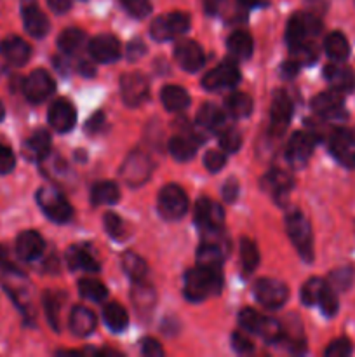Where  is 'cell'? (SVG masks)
<instances>
[{"mask_svg": "<svg viewBox=\"0 0 355 357\" xmlns=\"http://www.w3.org/2000/svg\"><path fill=\"white\" fill-rule=\"evenodd\" d=\"M223 288L221 268H207L197 265L184 275V296L188 302L198 303L202 300L214 296Z\"/></svg>", "mask_w": 355, "mask_h": 357, "instance_id": "1", "label": "cell"}, {"mask_svg": "<svg viewBox=\"0 0 355 357\" xmlns=\"http://www.w3.org/2000/svg\"><path fill=\"white\" fill-rule=\"evenodd\" d=\"M285 229L291 243L294 244L298 253L301 255L303 260H313V236L312 227L306 216L301 211H291L285 218Z\"/></svg>", "mask_w": 355, "mask_h": 357, "instance_id": "2", "label": "cell"}, {"mask_svg": "<svg viewBox=\"0 0 355 357\" xmlns=\"http://www.w3.org/2000/svg\"><path fill=\"white\" fill-rule=\"evenodd\" d=\"M322 24H320L319 17L308 10H301V13H294L291 20L287 21V28H285V40H287L289 47H294L299 44H308L312 38L320 31Z\"/></svg>", "mask_w": 355, "mask_h": 357, "instance_id": "3", "label": "cell"}, {"mask_svg": "<svg viewBox=\"0 0 355 357\" xmlns=\"http://www.w3.org/2000/svg\"><path fill=\"white\" fill-rule=\"evenodd\" d=\"M37 202L42 213L54 223H66L72 220L73 209L65 197L52 187H42L37 192Z\"/></svg>", "mask_w": 355, "mask_h": 357, "instance_id": "4", "label": "cell"}, {"mask_svg": "<svg viewBox=\"0 0 355 357\" xmlns=\"http://www.w3.org/2000/svg\"><path fill=\"white\" fill-rule=\"evenodd\" d=\"M190 16L187 13H169L159 16L150 24V35L153 40L166 42L171 38L183 35L190 30Z\"/></svg>", "mask_w": 355, "mask_h": 357, "instance_id": "5", "label": "cell"}, {"mask_svg": "<svg viewBox=\"0 0 355 357\" xmlns=\"http://www.w3.org/2000/svg\"><path fill=\"white\" fill-rule=\"evenodd\" d=\"M159 213L164 220L176 222L183 218L188 211V197L184 190L178 185L171 183L160 188L159 192Z\"/></svg>", "mask_w": 355, "mask_h": 357, "instance_id": "6", "label": "cell"}, {"mask_svg": "<svg viewBox=\"0 0 355 357\" xmlns=\"http://www.w3.org/2000/svg\"><path fill=\"white\" fill-rule=\"evenodd\" d=\"M120 174L129 187H141L152 174V160L141 150H134L127 155L120 167Z\"/></svg>", "mask_w": 355, "mask_h": 357, "instance_id": "7", "label": "cell"}, {"mask_svg": "<svg viewBox=\"0 0 355 357\" xmlns=\"http://www.w3.org/2000/svg\"><path fill=\"white\" fill-rule=\"evenodd\" d=\"M315 143L317 138L313 132L296 131L289 138L287 149H285V159H287L289 166L294 167V169H301L308 162L310 157H312Z\"/></svg>", "mask_w": 355, "mask_h": 357, "instance_id": "8", "label": "cell"}, {"mask_svg": "<svg viewBox=\"0 0 355 357\" xmlns=\"http://www.w3.org/2000/svg\"><path fill=\"white\" fill-rule=\"evenodd\" d=\"M240 80V70L233 59H225L216 68L209 70L202 79V86L207 91L230 89L237 86Z\"/></svg>", "mask_w": 355, "mask_h": 357, "instance_id": "9", "label": "cell"}, {"mask_svg": "<svg viewBox=\"0 0 355 357\" xmlns=\"http://www.w3.org/2000/svg\"><path fill=\"white\" fill-rule=\"evenodd\" d=\"M254 296L267 309H278L289 298V288L278 279L265 278L254 284Z\"/></svg>", "mask_w": 355, "mask_h": 357, "instance_id": "10", "label": "cell"}, {"mask_svg": "<svg viewBox=\"0 0 355 357\" xmlns=\"http://www.w3.org/2000/svg\"><path fill=\"white\" fill-rule=\"evenodd\" d=\"M122 100L127 107H139L150 96V82L141 72L125 73L120 79Z\"/></svg>", "mask_w": 355, "mask_h": 357, "instance_id": "11", "label": "cell"}, {"mask_svg": "<svg viewBox=\"0 0 355 357\" xmlns=\"http://www.w3.org/2000/svg\"><path fill=\"white\" fill-rule=\"evenodd\" d=\"M225 222V211L219 204L207 197H200L195 204V223L202 232L209 234L214 230H221Z\"/></svg>", "mask_w": 355, "mask_h": 357, "instance_id": "12", "label": "cell"}, {"mask_svg": "<svg viewBox=\"0 0 355 357\" xmlns=\"http://www.w3.org/2000/svg\"><path fill=\"white\" fill-rule=\"evenodd\" d=\"M54 91V80L45 70H33L23 82V93L30 103H42Z\"/></svg>", "mask_w": 355, "mask_h": 357, "instance_id": "13", "label": "cell"}, {"mask_svg": "<svg viewBox=\"0 0 355 357\" xmlns=\"http://www.w3.org/2000/svg\"><path fill=\"white\" fill-rule=\"evenodd\" d=\"M329 150L338 162L355 167V135L348 129H336L329 138Z\"/></svg>", "mask_w": 355, "mask_h": 357, "instance_id": "14", "label": "cell"}, {"mask_svg": "<svg viewBox=\"0 0 355 357\" xmlns=\"http://www.w3.org/2000/svg\"><path fill=\"white\" fill-rule=\"evenodd\" d=\"M21 16H23L24 30L35 38H44L49 33L47 16L40 10L37 0H21Z\"/></svg>", "mask_w": 355, "mask_h": 357, "instance_id": "15", "label": "cell"}, {"mask_svg": "<svg viewBox=\"0 0 355 357\" xmlns=\"http://www.w3.org/2000/svg\"><path fill=\"white\" fill-rule=\"evenodd\" d=\"M292 117V103L291 98L284 93V91H277L271 100V110H270V131L274 136L284 135L287 129L289 122Z\"/></svg>", "mask_w": 355, "mask_h": 357, "instance_id": "16", "label": "cell"}, {"mask_svg": "<svg viewBox=\"0 0 355 357\" xmlns=\"http://www.w3.org/2000/svg\"><path fill=\"white\" fill-rule=\"evenodd\" d=\"M47 121L51 128L58 132L72 131L77 122V110L72 101L66 98H59L49 107Z\"/></svg>", "mask_w": 355, "mask_h": 357, "instance_id": "17", "label": "cell"}, {"mask_svg": "<svg viewBox=\"0 0 355 357\" xmlns=\"http://www.w3.org/2000/svg\"><path fill=\"white\" fill-rule=\"evenodd\" d=\"M174 58L184 72H197L204 65V51L194 40H181L174 47Z\"/></svg>", "mask_w": 355, "mask_h": 357, "instance_id": "18", "label": "cell"}, {"mask_svg": "<svg viewBox=\"0 0 355 357\" xmlns=\"http://www.w3.org/2000/svg\"><path fill=\"white\" fill-rule=\"evenodd\" d=\"M89 52L94 61L97 63H113L120 58V44L111 35H97L90 40Z\"/></svg>", "mask_w": 355, "mask_h": 357, "instance_id": "19", "label": "cell"}, {"mask_svg": "<svg viewBox=\"0 0 355 357\" xmlns=\"http://www.w3.org/2000/svg\"><path fill=\"white\" fill-rule=\"evenodd\" d=\"M45 250L44 237L35 230H24L16 239V253L23 261H35Z\"/></svg>", "mask_w": 355, "mask_h": 357, "instance_id": "20", "label": "cell"}, {"mask_svg": "<svg viewBox=\"0 0 355 357\" xmlns=\"http://www.w3.org/2000/svg\"><path fill=\"white\" fill-rule=\"evenodd\" d=\"M324 77L331 87L341 93H352L355 89V73L350 66L340 65V61L329 63L324 68Z\"/></svg>", "mask_w": 355, "mask_h": 357, "instance_id": "21", "label": "cell"}, {"mask_svg": "<svg viewBox=\"0 0 355 357\" xmlns=\"http://www.w3.org/2000/svg\"><path fill=\"white\" fill-rule=\"evenodd\" d=\"M0 54L9 65L23 66L30 59L31 47L21 37H7L0 42Z\"/></svg>", "mask_w": 355, "mask_h": 357, "instance_id": "22", "label": "cell"}, {"mask_svg": "<svg viewBox=\"0 0 355 357\" xmlns=\"http://www.w3.org/2000/svg\"><path fill=\"white\" fill-rule=\"evenodd\" d=\"M51 153V136L47 131L33 132L26 142L23 143V155L31 162H42Z\"/></svg>", "mask_w": 355, "mask_h": 357, "instance_id": "23", "label": "cell"}, {"mask_svg": "<svg viewBox=\"0 0 355 357\" xmlns=\"http://www.w3.org/2000/svg\"><path fill=\"white\" fill-rule=\"evenodd\" d=\"M343 93L336 89L324 91L312 100V110L322 117H333L343 110Z\"/></svg>", "mask_w": 355, "mask_h": 357, "instance_id": "24", "label": "cell"}, {"mask_svg": "<svg viewBox=\"0 0 355 357\" xmlns=\"http://www.w3.org/2000/svg\"><path fill=\"white\" fill-rule=\"evenodd\" d=\"M197 126L205 132H219L226 128V115L216 105H202L197 114Z\"/></svg>", "mask_w": 355, "mask_h": 357, "instance_id": "25", "label": "cell"}, {"mask_svg": "<svg viewBox=\"0 0 355 357\" xmlns=\"http://www.w3.org/2000/svg\"><path fill=\"white\" fill-rule=\"evenodd\" d=\"M70 330L77 337H87L96 330V316L90 309L77 305L70 314Z\"/></svg>", "mask_w": 355, "mask_h": 357, "instance_id": "26", "label": "cell"}, {"mask_svg": "<svg viewBox=\"0 0 355 357\" xmlns=\"http://www.w3.org/2000/svg\"><path fill=\"white\" fill-rule=\"evenodd\" d=\"M261 185H263L265 190L271 192L277 201H282V199H284L285 195H289V192H291L292 180L287 173H284V171H270V173L263 178Z\"/></svg>", "mask_w": 355, "mask_h": 357, "instance_id": "27", "label": "cell"}, {"mask_svg": "<svg viewBox=\"0 0 355 357\" xmlns=\"http://www.w3.org/2000/svg\"><path fill=\"white\" fill-rule=\"evenodd\" d=\"M223 261H225V250L221 244L207 241L197 250V265L200 267L221 268Z\"/></svg>", "mask_w": 355, "mask_h": 357, "instance_id": "28", "label": "cell"}, {"mask_svg": "<svg viewBox=\"0 0 355 357\" xmlns=\"http://www.w3.org/2000/svg\"><path fill=\"white\" fill-rule=\"evenodd\" d=\"M66 261H68L70 268L73 271H84V272H97L100 265L94 260L93 255L86 250V248L73 246L70 248L66 253Z\"/></svg>", "mask_w": 355, "mask_h": 357, "instance_id": "29", "label": "cell"}, {"mask_svg": "<svg viewBox=\"0 0 355 357\" xmlns=\"http://www.w3.org/2000/svg\"><path fill=\"white\" fill-rule=\"evenodd\" d=\"M230 54L237 59H247L253 54V37L247 31L237 30L226 40Z\"/></svg>", "mask_w": 355, "mask_h": 357, "instance_id": "30", "label": "cell"}, {"mask_svg": "<svg viewBox=\"0 0 355 357\" xmlns=\"http://www.w3.org/2000/svg\"><path fill=\"white\" fill-rule=\"evenodd\" d=\"M160 100H162L166 110L169 112H181L190 105V96H188L187 91L180 86L162 87Z\"/></svg>", "mask_w": 355, "mask_h": 357, "instance_id": "31", "label": "cell"}, {"mask_svg": "<svg viewBox=\"0 0 355 357\" xmlns=\"http://www.w3.org/2000/svg\"><path fill=\"white\" fill-rule=\"evenodd\" d=\"M118 199H120V190L113 181H100L90 190V201L96 206L115 204V202H118Z\"/></svg>", "mask_w": 355, "mask_h": 357, "instance_id": "32", "label": "cell"}, {"mask_svg": "<svg viewBox=\"0 0 355 357\" xmlns=\"http://www.w3.org/2000/svg\"><path fill=\"white\" fill-rule=\"evenodd\" d=\"M324 49L333 61H345L350 56V44L341 31H333L327 35Z\"/></svg>", "mask_w": 355, "mask_h": 357, "instance_id": "33", "label": "cell"}, {"mask_svg": "<svg viewBox=\"0 0 355 357\" xmlns=\"http://www.w3.org/2000/svg\"><path fill=\"white\" fill-rule=\"evenodd\" d=\"M103 319L104 324L110 328L115 333H120L127 328L129 324V316L124 310V307H120L118 303H108L103 309Z\"/></svg>", "mask_w": 355, "mask_h": 357, "instance_id": "34", "label": "cell"}, {"mask_svg": "<svg viewBox=\"0 0 355 357\" xmlns=\"http://www.w3.org/2000/svg\"><path fill=\"white\" fill-rule=\"evenodd\" d=\"M169 152L178 162H187L197 152V143L187 136H174L169 142Z\"/></svg>", "mask_w": 355, "mask_h": 357, "instance_id": "35", "label": "cell"}, {"mask_svg": "<svg viewBox=\"0 0 355 357\" xmlns=\"http://www.w3.org/2000/svg\"><path fill=\"white\" fill-rule=\"evenodd\" d=\"M225 105L228 114L237 119L247 117L253 112V98L247 96L246 93H232L226 98Z\"/></svg>", "mask_w": 355, "mask_h": 357, "instance_id": "36", "label": "cell"}, {"mask_svg": "<svg viewBox=\"0 0 355 357\" xmlns=\"http://www.w3.org/2000/svg\"><path fill=\"white\" fill-rule=\"evenodd\" d=\"M240 264H242L244 274H253L260 265V251L256 244L247 237L240 239Z\"/></svg>", "mask_w": 355, "mask_h": 357, "instance_id": "37", "label": "cell"}, {"mask_svg": "<svg viewBox=\"0 0 355 357\" xmlns=\"http://www.w3.org/2000/svg\"><path fill=\"white\" fill-rule=\"evenodd\" d=\"M122 268H124L125 274L132 279V281H141L146 275V264L139 255L127 251V253L122 255Z\"/></svg>", "mask_w": 355, "mask_h": 357, "instance_id": "38", "label": "cell"}, {"mask_svg": "<svg viewBox=\"0 0 355 357\" xmlns=\"http://www.w3.org/2000/svg\"><path fill=\"white\" fill-rule=\"evenodd\" d=\"M84 44V31H80L79 28H66L65 31H61L58 38V47L61 49L65 54H73V52L79 51L80 45Z\"/></svg>", "mask_w": 355, "mask_h": 357, "instance_id": "39", "label": "cell"}, {"mask_svg": "<svg viewBox=\"0 0 355 357\" xmlns=\"http://www.w3.org/2000/svg\"><path fill=\"white\" fill-rule=\"evenodd\" d=\"M79 293L84 298L90 300V302H103L108 295L103 282L96 281V279H82V281H79Z\"/></svg>", "mask_w": 355, "mask_h": 357, "instance_id": "40", "label": "cell"}, {"mask_svg": "<svg viewBox=\"0 0 355 357\" xmlns=\"http://www.w3.org/2000/svg\"><path fill=\"white\" fill-rule=\"evenodd\" d=\"M324 288H326V282H324L322 279L319 278L308 279L301 288V302L305 303V305H317Z\"/></svg>", "mask_w": 355, "mask_h": 357, "instance_id": "41", "label": "cell"}, {"mask_svg": "<svg viewBox=\"0 0 355 357\" xmlns=\"http://www.w3.org/2000/svg\"><path fill=\"white\" fill-rule=\"evenodd\" d=\"M289 49H291V59L298 66L312 65V63L319 58L315 45H313L312 42H308V44L294 45V47H289Z\"/></svg>", "mask_w": 355, "mask_h": 357, "instance_id": "42", "label": "cell"}, {"mask_svg": "<svg viewBox=\"0 0 355 357\" xmlns=\"http://www.w3.org/2000/svg\"><path fill=\"white\" fill-rule=\"evenodd\" d=\"M263 321H265V317H261L256 310L249 309V307H247V309H242L239 314L240 328L246 331H249V333L260 335L261 326H263Z\"/></svg>", "mask_w": 355, "mask_h": 357, "instance_id": "43", "label": "cell"}, {"mask_svg": "<svg viewBox=\"0 0 355 357\" xmlns=\"http://www.w3.org/2000/svg\"><path fill=\"white\" fill-rule=\"evenodd\" d=\"M354 278H355L354 267L347 265V267H340V268H336V271L331 272L329 281H331V286H333L334 289H341V291H345V289H348L352 286Z\"/></svg>", "mask_w": 355, "mask_h": 357, "instance_id": "44", "label": "cell"}, {"mask_svg": "<svg viewBox=\"0 0 355 357\" xmlns=\"http://www.w3.org/2000/svg\"><path fill=\"white\" fill-rule=\"evenodd\" d=\"M219 135V146H221L225 152H239L240 145H242V136L237 129L233 128H225L218 132Z\"/></svg>", "mask_w": 355, "mask_h": 357, "instance_id": "45", "label": "cell"}, {"mask_svg": "<svg viewBox=\"0 0 355 357\" xmlns=\"http://www.w3.org/2000/svg\"><path fill=\"white\" fill-rule=\"evenodd\" d=\"M317 305L320 307V310H322L327 317H333L334 314L338 312V309H340V303H338V296H336V291H334L333 286L326 284V288H324V291H322V295H320L319 303H317Z\"/></svg>", "mask_w": 355, "mask_h": 357, "instance_id": "46", "label": "cell"}, {"mask_svg": "<svg viewBox=\"0 0 355 357\" xmlns=\"http://www.w3.org/2000/svg\"><path fill=\"white\" fill-rule=\"evenodd\" d=\"M104 229H106L108 236L113 237V239L122 241L127 237V230H125V223L120 216L113 215V213H108L104 215Z\"/></svg>", "mask_w": 355, "mask_h": 357, "instance_id": "47", "label": "cell"}, {"mask_svg": "<svg viewBox=\"0 0 355 357\" xmlns=\"http://www.w3.org/2000/svg\"><path fill=\"white\" fill-rule=\"evenodd\" d=\"M120 3L132 17H138V20H143L152 13L150 0H120Z\"/></svg>", "mask_w": 355, "mask_h": 357, "instance_id": "48", "label": "cell"}, {"mask_svg": "<svg viewBox=\"0 0 355 357\" xmlns=\"http://www.w3.org/2000/svg\"><path fill=\"white\" fill-rule=\"evenodd\" d=\"M132 298H134V305L138 307V310H148L150 305H153V302H155L152 286L145 284H138V288L132 293Z\"/></svg>", "mask_w": 355, "mask_h": 357, "instance_id": "49", "label": "cell"}, {"mask_svg": "<svg viewBox=\"0 0 355 357\" xmlns=\"http://www.w3.org/2000/svg\"><path fill=\"white\" fill-rule=\"evenodd\" d=\"M44 307H45V314H47L49 324L52 326V330L58 331L59 330V323H58L59 303H58V300L54 298V295H51V293H45V295H44Z\"/></svg>", "mask_w": 355, "mask_h": 357, "instance_id": "50", "label": "cell"}, {"mask_svg": "<svg viewBox=\"0 0 355 357\" xmlns=\"http://www.w3.org/2000/svg\"><path fill=\"white\" fill-rule=\"evenodd\" d=\"M226 164V155L221 150H209L204 155V166L207 167L211 173H218L225 167Z\"/></svg>", "mask_w": 355, "mask_h": 357, "instance_id": "51", "label": "cell"}, {"mask_svg": "<svg viewBox=\"0 0 355 357\" xmlns=\"http://www.w3.org/2000/svg\"><path fill=\"white\" fill-rule=\"evenodd\" d=\"M327 357H347L352 354V344L347 338H338L333 344H329V347L324 352Z\"/></svg>", "mask_w": 355, "mask_h": 357, "instance_id": "52", "label": "cell"}, {"mask_svg": "<svg viewBox=\"0 0 355 357\" xmlns=\"http://www.w3.org/2000/svg\"><path fill=\"white\" fill-rule=\"evenodd\" d=\"M16 166V157L14 152L7 145L0 143V174H9Z\"/></svg>", "mask_w": 355, "mask_h": 357, "instance_id": "53", "label": "cell"}, {"mask_svg": "<svg viewBox=\"0 0 355 357\" xmlns=\"http://www.w3.org/2000/svg\"><path fill=\"white\" fill-rule=\"evenodd\" d=\"M232 347L237 354H251L254 351L253 342L240 331H233L232 333Z\"/></svg>", "mask_w": 355, "mask_h": 357, "instance_id": "54", "label": "cell"}, {"mask_svg": "<svg viewBox=\"0 0 355 357\" xmlns=\"http://www.w3.org/2000/svg\"><path fill=\"white\" fill-rule=\"evenodd\" d=\"M221 194H223V199H225L226 202H233L237 199V195H239V181H237V178H228V180L223 183L221 187Z\"/></svg>", "mask_w": 355, "mask_h": 357, "instance_id": "55", "label": "cell"}, {"mask_svg": "<svg viewBox=\"0 0 355 357\" xmlns=\"http://www.w3.org/2000/svg\"><path fill=\"white\" fill-rule=\"evenodd\" d=\"M141 352L146 357H160L164 356V349L160 347V344L153 338H145L141 342Z\"/></svg>", "mask_w": 355, "mask_h": 357, "instance_id": "56", "label": "cell"}, {"mask_svg": "<svg viewBox=\"0 0 355 357\" xmlns=\"http://www.w3.org/2000/svg\"><path fill=\"white\" fill-rule=\"evenodd\" d=\"M103 126H104V115L101 114V112H97V114H94L93 117L87 121L86 132L87 135H97V132L103 129Z\"/></svg>", "mask_w": 355, "mask_h": 357, "instance_id": "57", "label": "cell"}, {"mask_svg": "<svg viewBox=\"0 0 355 357\" xmlns=\"http://www.w3.org/2000/svg\"><path fill=\"white\" fill-rule=\"evenodd\" d=\"M146 47L145 44H143L139 38H136V40H132L131 44L127 45V58L131 59V61H134V59H139L143 54H145Z\"/></svg>", "mask_w": 355, "mask_h": 357, "instance_id": "58", "label": "cell"}, {"mask_svg": "<svg viewBox=\"0 0 355 357\" xmlns=\"http://www.w3.org/2000/svg\"><path fill=\"white\" fill-rule=\"evenodd\" d=\"M49 7L52 9V13L56 14H65L72 9L73 0H47Z\"/></svg>", "mask_w": 355, "mask_h": 357, "instance_id": "59", "label": "cell"}, {"mask_svg": "<svg viewBox=\"0 0 355 357\" xmlns=\"http://www.w3.org/2000/svg\"><path fill=\"white\" fill-rule=\"evenodd\" d=\"M298 68H299V66L296 65V63L292 61V59H289V61H285L284 65H282V73H284V75L287 77V79H292V77H294L296 73H298Z\"/></svg>", "mask_w": 355, "mask_h": 357, "instance_id": "60", "label": "cell"}, {"mask_svg": "<svg viewBox=\"0 0 355 357\" xmlns=\"http://www.w3.org/2000/svg\"><path fill=\"white\" fill-rule=\"evenodd\" d=\"M237 3H239L242 9H253V7H258L263 3V0H237Z\"/></svg>", "mask_w": 355, "mask_h": 357, "instance_id": "61", "label": "cell"}, {"mask_svg": "<svg viewBox=\"0 0 355 357\" xmlns=\"http://www.w3.org/2000/svg\"><path fill=\"white\" fill-rule=\"evenodd\" d=\"M80 70H82L84 75H87V77H93L94 73H96V68H94V65H90V63H87V61H82V65H80Z\"/></svg>", "mask_w": 355, "mask_h": 357, "instance_id": "62", "label": "cell"}, {"mask_svg": "<svg viewBox=\"0 0 355 357\" xmlns=\"http://www.w3.org/2000/svg\"><path fill=\"white\" fill-rule=\"evenodd\" d=\"M6 258H7L6 250H3V248L0 246V267H3V265H6Z\"/></svg>", "mask_w": 355, "mask_h": 357, "instance_id": "63", "label": "cell"}, {"mask_svg": "<svg viewBox=\"0 0 355 357\" xmlns=\"http://www.w3.org/2000/svg\"><path fill=\"white\" fill-rule=\"evenodd\" d=\"M3 117H6V108H3V103L0 101V122L3 121Z\"/></svg>", "mask_w": 355, "mask_h": 357, "instance_id": "64", "label": "cell"}]
</instances>
